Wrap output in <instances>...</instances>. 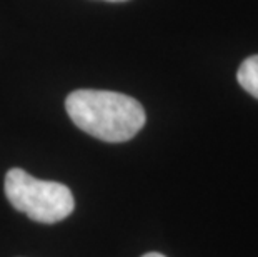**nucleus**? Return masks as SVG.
Returning <instances> with one entry per match:
<instances>
[{
  "label": "nucleus",
  "mask_w": 258,
  "mask_h": 257,
  "mask_svg": "<svg viewBox=\"0 0 258 257\" xmlns=\"http://www.w3.org/2000/svg\"><path fill=\"white\" fill-rule=\"evenodd\" d=\"M72 122L92 137L127 142L145 125V111L134 97L110 90H74L65 100Z\"/></svg>",
  "instance_id": "nucleus-1"
},
{
  "label": "nucleus",
  "mask_w": 258,
  "mask_h": 257,
  "mask_svg": "<svg viewBox=\"0 0 258 257\" xmlns=\"http://www.w3.org/2000/svg\"><path fill=\"white\" fill-rule=\"evenodd\" d=\"M5 195L19 212L42 224L63 221L75 207L74 195L67 185L35 179L22 169H10L7 172Z\"/></svg>",
  "instance_id": "nucleus-2"
},
{
  "label": "nucleus",
  "mask_w": 258,
  "mask_h": 257,
  "mask_svg": "<svg viewBox=\"0 0 258 257\" xmlns=\"http://www.w3.org/2000/svg\"><path fill=\"white\" fill-rule=\"evenodd\" d=\"M237 79H238V84L243 87L250 95H253L255 99H258V56L248 57L240 65Z\"/></svg>",
  "instance_id": "nucleus-3"
},
{
  "label": "nucleus",
  "mask_w": 258,
  "mask_h": 257,
  "mask_svg": "<svg viewBox=\"0 0 258 257\" xmlns=\"http://www.w3.org/2000/svg\"><path fill=\"white\" fill-rule=\"evenodd\" d=\"M142 257H165V255L160 252H148V254H144Z\"/></svg>",
  "instance_id": "nucleus-4"
},
{
  "label": "nucleus",
  "mask_w": 258,
  "mask_h": 257,
  "mask_svg": "<svg viewBox=\"0 0 258 257\" xmlns=\"http://www.w3.org/2000/svg\"><path fill=\"white\" fill-rule=\"evenodd\" d=\"M107 2H125V0H107Z\"/></svg>",
  "instance_id": "nucleus-5"
}]
</instances>
